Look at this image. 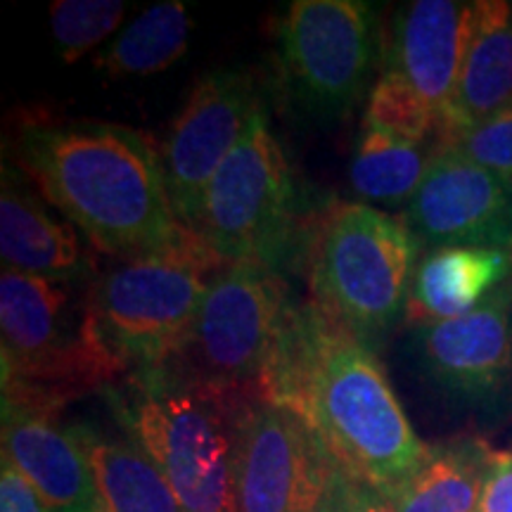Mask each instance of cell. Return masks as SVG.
I'll return each mask as SVG.
<instances>
[{"mask_svg":"<svg viewBox=\"0 0 512 512\" xmlns=\"http://www.w3.org/2000/svg\"><path fill=\"white\" fill-rule=\"evenodd\" d=\"M256 394L316 434L351 482L389 496L430 458L375 351L313 302H292Z\"/></svg>","mask_w":512,"mask_h":512,"instance_id":"6da1fadb","label":"cell"},{"mask_svg":"<svg viewBox=\"0 0 512 512\" xmlns=\"http://www.w3.org/2000/svg\"><path fill=\"white\" fill-rule=\"evenodd\" d=\"M91 512H112V510L107 508L105 501H102V498L98 496V501H95V505H93V510H91Z\"/></svg>","mask_w":512,"mask_h":512,"instance_id":"f1b7e54d","label":"cell"},{"mask_svg":"<svg viewBox=\"0 0 512 512\" xmlns=\"http://www.w3.org/2000/svg\"><path fill=\"white\" fill-rule=\"evenodd\" d=\"M190 29L188 5L164 0L133 19L95 64L112 79L164 72L185 55Z\"/></svg>","mask_w":512,"mask_h":512,"instance_id":"7402d4cb","label":"cell"},{"mask_svg":"<svg viewBox=\"0 0 512 512\" xmlns=\"http://www.w3.org/2000/svg\"><path fill=\"white\" fill-rule=\"evenodd\" d=\"M126 389L117 411L181 512H235V415L245 396L169 366L136 373Z\"/></svg>","mask_w":512,"mask_h":512,"instance_id":"277c9868","label":"cell"},{"mask_svg":"<svg viewBox=\"0 0 512 512\" xmlns=\"http://www.w3.org/2000/svg\"><path fill=\"white\" fill-rule=\"evenodd\" d=\"M434 152L437 147L430 152L427 143L396 138L363 121L349 164L351 190L370 207H408L425 181Z\"/></svg>","mask_w":512,"mask_h":512,"instance_id":"d6986e66","label":"cell"},{"mask_svg":"<svg viewBox=\"0 0 512 512\" xmlns=\"http://www.w3.org/2000/svg\"><path fill=\"white\" fill-rule=\"evenodd\" d=\"M384 50L370 3L294 0L275 27V76L285 105L309 124L335 126L368 100Z\"/></svg>","mask_w":512,"mask_h":512,"instance_id":"8992f818","label":"cell"},{"mask_svg":"<svg viewBox=\"0 0 512 512\" xmlns=\"http://www.w3.org/2000/svg\"><path fill=\"white\" fill-rule=\"evenodd\" d=\"M226 259L202 238L174 252L119 259L93 280L102 335L133 373H152L181 354L214 275Z\"/></svg>","mask_w":512,"mask_h":512,"instance_id":"52a82bcc","label":"cell"},{"mask_svg":"<svg viewBox=\"0 0 512 512\" xmlns=\"http://www.w3.org/2000/svg\"><path fill=\"white\" fill-rule=\"evenodd\" d=\"M444 147H456L472 162L512 183V102Z\"/></svg>","mask_w":512,"mask_h":512,"instance_id":"d4e9b609","label":"cell"},{"mask_svg":"<svg viewBox=\"0 0 512 512\" xmlns=\"http://www.w3.org/2000/svg\"><path fill=\"white\" fill-rule=\"evenodd\" d=\"M126 15L121 0H57L50 5V27L62 62L74 64L112 36Z\"/></svg>","mask_w":512,"mask_h":512,"instance_id":"cb8c5ba5","label":"cell"},{"mask_svg":"<svg viewBox=\"0 0 512 512\" xmlns=\"http://www.w3.org/2000/svg\"><path fill=\"white\" fill-rule=\"evenodd\" d=\"M512 280V252L484 247H439L420 256L406 320L418 325L475 311Z\"/></svg>","mask_w":512,"mask_h":512,"instance_id":"ac0fdd59","label":"cell"},{"mask_svg":"<svg viewBox=\"0 0 512 512\" xmlns=\"http://www.w3.org/2000/svg\"><path fill=\"white\" fill-rule=\"evenodd\" d=\"M299 204L292 166L261 107L211 178L197 235L228 264L259 261L283 273L287 259L306 249Z\"/></svg>","mask_w":512,"mask_h":512,"instance_id":"ba28073f","label":"cell"},{"mask_svg":"<svg viewBox=\"0 0 512 512\" xmlns=\"http://www.w3.org/2000/svg\"><path fill=\"white\" fill-rule=\"evenodd\" d=\"M264 107L254 76L245 69L204 74L185 100L162 143V166L178 221L197 233L211 178Z\"/></svg>","mask_w":512,"mask_h":512,"instance_id":"8fae6325","label":"cell"},{"mask_svg":"<svg viewBox=\"0 0 512 512\" xmlns=\"http://www.w3.org/2000/svg\"><path fill=\"white\" fill-rule=\"evenodd\" d=\"M0 512H50L41 496L19 470L3 458V472H0Z\"/></svg>","mask_w":512,"mask_h":512,"instance_id":"4316f807","label":"cell"},{"mask_svg":"<svg viewBox=\"0 0 512 512\" xmlns=\"http://www.w3.org/2000/svg\"><path fill=\"white\" fill-rule=\"evenodd\" d=\"M339 512H394L387 498L377 494L366 484L351 482L347 477L342 486V496H339Z\"/></svg>","mask_w":512,"mask_h":512,"instance_id":"83f0119b","label":"cell"},{"mask_svg":"<svg viewBox=\"0 0 512 512\" xmlns=\"http://www.w3.org/2000/svg\"><path fill=\"white\" fill-rule=\"evenodd\" d=\"M403 223L420 247H484L512 252V183L456 147H439Z\"/></svg>","mask_w":512,"mask_h":512,"instance_id":"7c38bea8","label":"cell"},{"mask_svg":"<svg viewBox=\"0 0 512 512\" xmlns=\"http://www.w3.org/2000/svg\"><path fill=\"white\" fill-rule=\"evenodd\" d=\"M510 102L512 3L479 0L475 3V24L456 93L439 121V147L451 145L465 131L482 124Z\"/></svg>","mask_w":512,"mask_h":512,"instance_id":"e0dca14e","label":"cell"},{"mask_svg":"<svg viewBox=\"0 0 512 512\" xmlns=\"http://www.w3.org/2000/svg\"><path fill=\"white\" fill-rule=\"evenodd\" d=\"M3 458L34 486L50 512H91L98 486L79 432H64L48 413L3 403Z\"/></svg>","mask_w":512,"mask_h":512,"instance_id":"9a60e30c","label":"cell"},{"mask_svg":"<svg viewBox=\"0 0 512 512\" xmlns=\"http://www.w3.org/2000/svg\"><path fill=\"white\" fill-rule=\"evenodd\" d=\"M411 356L453 399L503 401L512 392V280L465 316L413 328Z\"/></svg>","mask_w":512,"mask_h":512,"instance_id":"4fadbf2b","label":"cell"},{"mask_svg":"<svg viewBox=\"0 0 512 512\" xmlns=\"http://www.w3.org/2000/svg\"><path fill=\"white\" fill-rule=\"evenodd\" d=\"M292 297L283 273L235 261L214 275L171 370L207 387L238 392L259 382Z\"/></svg>","mask_w":512,"mask_h":512,"instance_id":"9c48e42d","label":"cell"},{"mask_svg":"<svg viewBox=\"0 0 512 512\" xmlns=\"http://www.w3.org/2000/svg\"><path fill=\"white\" fill-rule=\"evenodd\" d=\"M15 166L48 204L117 259L162 254L200 240L178 221L166 190L162 147L110 121L27 119Z\"/></svg>","mask_w":512,"mask_h":512,"instance_id":"7a4b0ae2","label":"cell"},{"mask_svg":"<svg viewBox=\"0 0 512 512\" xmlns=\"http://www.w3.org/2000/svg\"><path fill=\"white\" fill-rule=\"evenodd\" d=\"M41 192L15 164L3 166L0 261L3 271L53 280H95L76 228L55 219Z\"/></svg>","mask_w":512,"mask_h":512,"instance_id":"2e32d148","label":"cell"},{"mask_svg":"<svg viewBox=\"0 0 512 512\" xmlns=\"http://www.w3.org/2000/svg\"><path fill=\"white\" fill-rule=\"evenodd\" d=\"M332 463L309 427L287 408L245 396L235 415V512H332Z\"/></svg>","mask_w":512,"mask_h":512,"instance_id":"30bf717a","label":"cell"},{"mask_svg":"<svg viewBox=\"0 0 512 512\" xmlns=\"http://www.w3.org/2000/svg\"><path fill=\"white\" fill-rule=\"evenodd\" d=\"M418 254L415 235L387 211L335 204L306 240L311 302L370 347L406 313Z\"/></svg>","mask_w":512,"mask_h":512,"instance_id":"5b68a950","label":"cell"},{"mask_svg":"<svg viewBox=\"0 0 512 512\" xmlns=\"http://www.w3.org/2000/svg\"><path fill=\"white\" fill-rule=\"evenodd\" d=\"M363 121L411 143H427L432 133L439 131V119L430 105L411 83L389 67H382L377 76Z\"/></svg>","mask_w":512,"mask_h":512,"instance_id":"603a6c76","label":"cell"},{"mask_svg":"<svg viewBox=\"0 0 512 512\" xmlns=\"http://www.w3.org/2000/svg\"><path fill=\"white\" fill-rule=\"evenodd\" d=\"M475 3L413 0L396 12L382 67L394 69L441 121L470 46Z\"/></svg>","mask_w":512,"mask_h":512,"instance_id":"5bb4252c","label":"cell"},{"mask_svg":"<svg viewBox=\"0 0 512 512\" xmlns=\"http://www.w3.org/2000/svg\"><path fill=\"white\" fill-rule=\"evenodd\" d=\"M91 287L93 280L3 271V403L48 413L69 396L105 387L131 370L102 335Z\"/></svg>","mask_w":512,"mask_h":512,"instance_id":"3957f363","label":"cell"},{"mask_svg":"<svg viewBox=\"0 0 512 512\" xmlns=\"http://www.w3.org/2000/svg\"><path fill=\"white\" fill-rule=\"evenodd\" d=\"M81 439L91 458L98 496L112 512H181L159 467L138 444L86 434Z\"/></svg>","mask_w":512,"mask_h":512,"instance_id":"44dd1931","label":"cell"},{"mask_svg":"<svg viewBox=\"0 0 512 512\" xmlns=\"http://www.w3.org/2000/svg\"><path fill=\"white\" fill-rule=\"evenodd\" d=\"M477 512H512V451H489Z\"/></svg>","mask_w":512,"mask_h":512,"instance_id":"484cf974","label":"cell"},{"mask_svg":"<svg viewBox=\"0 0 512 512\" xmlns=\"http://www.w3.org/2000/svg\"><path fill=\"white\" fill-rule=\"evenodd\" d=\"M489 451L475 439L432 448L425 465L384 498L394 512H477Z\"/></svg>","mask_w":512,"mask_h":512,"instance_id":"ffe728a7","label":"cell"}]
</instances>
